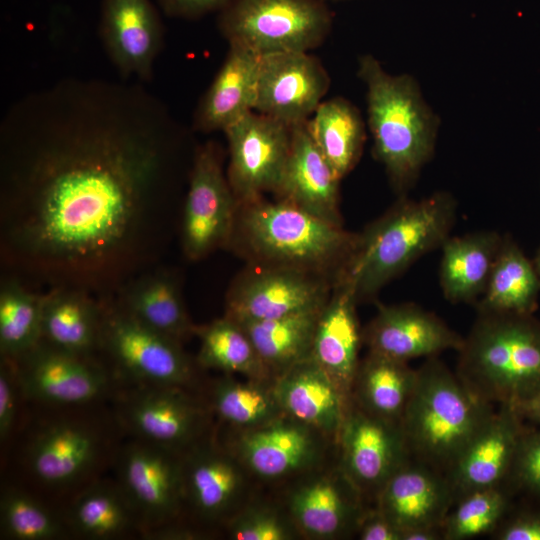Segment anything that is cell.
Listing matches in <instances>:
<instances>
[{
    "label": "cell",
    "instance_id": "15",
    "mask_svg": "<svg viewBox=\"0 0 540 540\" xmlns=\"http://www.w3.org/2000/svg\"><path fill=\"white\" fill-rule=\"evenodd\" d=\"M337 463L368 504L410 454L401 425L375 417L351 399L336 440Z\"/></svg>",
    "mask_w": 540,
    "mask_h": 540
},
{
    "label": "cell",
    "instance_id": "49",
    "mask_svg": "<svg viewBox=\"0 0 540 540\" xmlns=\"http://www.w3.org/2000/svg\"><path fill=\"white\" fill-rule=\"evenodd\" d=\"M514 407L526 422L540 426V392Z\"/></svg>",
    "mask_w": 540,
    "mask_h": 540
},
{
    "label": "cell",
    "instance_id": "40",
    "mask_svg": "<svg viewBox=\"0 0 540 540\" xmlns=\"http://www.w3.org/2000/svg\"><path fill=\"white\" fill-rule=\"evenodd\" d=\"M512 496L505 486L467 494L447 514L441 527L443 540H468L491 535L509 513Z\"/></svg>",
    "mask_w": 540,
    "mask_h": 540
},
{
    "label": "cell",
    "instance_id": "19",
    "mask_svg": "<svg viewBox=\"0 0 540 540\" xmlns=\"http://www.w3.org/2000/svg\"><path fill=\"white\" fill-rule=\"evenodd\" d=\"M328 87L327 72L307 52L261 55L254 111L295 126L312 116Z\"/></svg>",
    "mask_w": 540,
    "mask_h": 540
},
{
    "label": "cell",
    "instance_id": "47",
    "mask_svg": "<svg viewBox=\"0 0 540 540\" xmlns=\"http://www.w3.org/2000/svg\"><path fill=\"white\" fill-rule=\"evenodd\" d=\"M232 0H159L166 14L195 18L215 10H222Z\"/></svg>",
    "mask_w": 540,
    "mask_h": 540
},
{
    "label": "cell",
    "instance_id": "38",
    "mask_svg": "<svg viewBox=\"0 0 540 540\" xmlns=\"http://www.w3.org/2000/svg\"><path fill=\"white\" fill-rule=\"evenodd\" d=\"M208 407L233 431H246L284 415L274 381H239L224 374L213 381Z\"/></svg>",
    "mask_w": 540,
    "mask_h": 540
},
{
    "label": "cell",
    "instance_id": "42",
    "mask_svg": "<svg viewBox=\"0 0 540 540\" xmlns=\"http://www.w3.org/2000/svg\"><path fill=\"white\" fill-rule=\"evenodd\" d=\"M224 527L232 540H292L300 536L284 507L253 499Z\"/></svg>",
    "mask_w": 540,
    "mask_h": 540
},
{
    "label": "cell",
    "instance_id": "16",
    "mask_svg": "<svg viewBox=\"0 0 540 540\" xmlns=\"http://www.w3.org/2000/svg\"><path fill=\"white\" fill-rule=\"evenodd\" d=\"M182 453L136 438L120 450L117 481L141 520L142 532L180 515L184 507Z\"/></svg>",
    "mask_w": 540,
    "mask_h": 540
},
{
    "label": "cell",
    "instance_id": "18",
    "mask_svg": "<svg viewBox=\"0 0 540 540\" xmlns=\"http://www.w3.org/2000/svg\"><path fill=\"white\" fill-rule=\"evenodd\" d=\"M332 288L324 275L260 265L231 286L224 316L236 322L261 321L320 309Z\"/></svg>",
    "mask_w": 540,
    "mask_h": 540
},
{
    "label": "cell",
    "instance_id": "11",
    "mask_svg": "<svg viewBox=\"0 0 540 540\" xmlns=\"http://www.w3.org/2000/svg\"><path fill=\"white\" fill-rule=\"evenodd\" d=\"M237 201L214 145L196 149L180 226L185 257L198 261L226 246L234 226Z\"/></svg>",
    "mask_w": 540,
    "mask_h": 540
},
{
    "label": "cell",
    "instance_id": "50",
    "mask_svg": "<svg viewBox=\"0 0 540 540\" xmlns=\"http://www.w3.org/2000/svg\"><path fill=\"white\" fill-rule=\"evenodd\" d=\"M402 540H443L441 528L414 527L402 531Z\"/></svg>",
    "mask_w": 540,
    "mask_h": 540
},
{
    "label": "cell",
    "instance_id": "1",
    "mask_svg": "<svg viewBox=\"0 0 540 540\" xmlns=\"http://www.w3.org/2000/svg\"><path fill=\"white\" fill-rule=\"evenodd\" d=\"M166 124L156 98L111 83L60 84L13 109L0 205L10 277L109 297L159 266Z\"/></svg>",
    "mask_w": 540,
    "mask_h": 540
},
{
    "label": "cell",
    "instance_id": "28",
    "mask_svg": "<svg viewBox=\"0 0 540 540\" xmlns=\"http://www.w3.org/2000/svg\"><path fill=\"white\" fill-rule=\"evenodd\" d=\"M113 297L138 321L181 343L195 333L180 279L164 266L140 274Z\"/></svg>",
    "mask_w": 540,
    "mask_h": 540
},
{
    "label": "cell",
    "instance_id": "30",
    "mask_svg": "<svg viewBox=\"0 0 540 540\" xmlns=\"http://www.w3.org/2000/svg\"><path fill=\"white\" fill-rule=\"evenodd\" d=\"M102 320L101 298L92 293L67 287L44 291L41 340L76 355L94 357L100 349Z\"/></svg>",
    "mask_w": 540,
    "mask_h": 540
},
{
    "label": "cell",
    "instance_id": "22",
    "mask_svg": "<svg viewBox=\"0 0 540 540\" xmlns=\"http://www.w3.org/2000/svg\"><path fill=\"white\" fill-rule=\"evenodd\" d=\"M105 448L101 431L76 419H61L41 427L33 437L28 465L33 476L49 486H66L88 475Z\"/></svg>",
    "mask_w": 540,
    "mask_h": 540
},
{
    "label": "cell",
    "instance_id": "36",
    "mask_svg": "<svg viewBox=\"0 0 540 540\" xmlns=\"http://www.w3.org/2000/svg\"><path fill=\"white\" fill-rule=\"evenodd\" d=\"M194 335L200 340L196 357L198 367L230 375L237 373L246 379L274 381V375L236 321L224 316L208 324L196 325Z\"/></svg>",
    "mask_w": 540,
    "mask_h": 540
},
{
    "label": "cell",
    "instance_id": "7",
    "mask_svg": "<svg viewBox=\"0 0 540 540\" xmlns=\"http://www.w3.org/2000/svg\"><path fill=\"white\" fill-rule=\"evenodd\" d=\"M101 301L99 352L107 356L118 376L131 385L191 388L198 365L180 341L138 321L113 296L101 297Z\"/></svg>",
    "mask_w": 540,
    "mask_h": 540
},
{
    "label": "cell",
    "instance_id": "14",
    "mask_svg": "<svg viewBox=\"0 0 540 540\" xmlns=\"http://www.w3.org/2000/svg\"><path fill=\"white\" fill-rule=\"evenodd\" d=\"M224 133L230 154L227 179L237 204L274 192L289 156L292 126L251 111Z\"/></svg>",
    "mask_w": 540,
    "mask_h": 540
},
{
    "label": "cell",
    "instance_id": "44",
    "mask_svg": "<svg viewBox=\"0 0 540 540\" xmlns=\"http://www.w3.org/2000/svg\"><path fill=\"white\" fill-rule=\"evenodd\" d=\"M20 383L16 363L13 359L1 356L0 362V438L9 436L17 410V392Z\"/></svg>",
    "mask_w": 540,
    "mask_h": 540
},
{
    "label": "cell",
    "instance_id": "13",
    "mask_svg": "<svg viewBox=\"0 0 540 540\" xmlns=\"http://www.w3.org/2000/svg\"><path fill=\"white\" fill-rule=\"evenodd\" d=\"M284 508L300 536L336 540L356 536L370 505L336 462L298 477Z\"/></svg>",
    "mask_w": 540,
    "mask_h": 540
},
{
    "label": "cell",
    "instance_id": "10",
    "mask_svg": "<svg viewBox=\"0 0 540 540\" xmlns=\"http://www.w3.org/2000/svg\"><path fill=\"white\" fill-rule=\"evenodd\" d=\"M117 400L118 420L136 439L183 452L208 432L211 411L188 389L132 385Z\"/></svg>",
    "mask_w": 540,
    "mask_h": 540
},
{
    "label": "cell",
    "instance_id": "21",
    "mask_svg": "<svg viewBox=\"0 0 540 540\" xmlns=\"http://www.w3.org/2000/svg\"><path fill=\"white\" fill-rule=\"evenodd\" d=\"M464 336L436 314L414 303L379 304L377 313L363 329L368 351L408 362L460 349Z\"/></svg>",
    "mask_w": 540,
    "mask_h": 540
},
{
    "label": "cell",
    "instance_id": "41",
    "mask_svg": "<svg viewBox=\"0 0 540 540\" xmlns=\"http://www.w3.org/2000/svg\"><path fill=\"white\" fill-rule=\"evenodd\" d=\"M0 525L2 538L11 540L59 539L68 528L42 503L16 488H7L1 494Z\"/></svg>",
    "mask_w": 540,
    "mask_h": 540
},
{
    "label": "cell",
    "instance_id": "48",
    "mask_svg": "<svg viewBox=\"0 0 540 540\" xmlns=\"http://www.w3.org/2000/svg\"><path fill=\"white\" fill-rule=\"evenodd\" d=\"M141 535L143 538L151 540H187L205 538L208 534L202 532L199 528L179 524L174 520L160 526L145 529Z\"/></svg>",
    "mask_w": 540,
    "mask_h": 540
},
{
    "label": "cell",
    "instance_id": "46",
    "mask_svg": "<svg viewBox=\"0 0 540 540\" xmlns=\"http://www.w3.org/2000/svg\"><path fill=\"white\" fill-rule=\"evenodd\" d=\"M356 536L360 540H402V530L375 506L363 516Z\"/></svg>",
    "mask_w": 540,
    "mask_h": 540
},
{
    "label": "cell",
    "instance_id": "31",
    "mask_svg": "<svg viewBox=\"0 0 540 540\" xmlns=\"http://www.w3.org/2000/svg\"><path fill=\"white\" fill-rule=\"evenodd\" d=\"M503 235L479 231L449 236L442 244L439 283L452 304L476 303L484 293Z\"/></svg>",
    "mask_w": 540,
    "mask_h": 540
},
{
    "label": "cell",
    "instance_id": "43",
    "mask_svg": "<svg viewBox=\"0 0 540 540\" xmlns=\"http://www.w3.org/2000/svg\"><path fill=\"white\" fill-rule=\"evenodd\" d=\"M503 486L540 501V426L526 427Z\"/></svg>",
    "mask_w": 540,
    "mask_h": 540
},
{
    "label": "cell",
    "instance_id": "32",
    "mask_svg": "<svg viewBox=\"0 0 540 540\" xmlns=\"http://www.w3.org/2000/svg\"><path fill=\"white\" fill-rule=\"evenodd\" d=\"M416 376L417 369L408 362L368 351L360 360L351 399L365 412L400 425Z\"/></svg>",
    "mask_w": 540,
    "mask_h": 540
},
{
    "label": "cell",
    "instance_id": "25",
    "mask_svg": "<svg viewBox=\"0 0 540 540\" xmlns=\"http://www.w3.org/2000/svg\"><path fill=\"white\" fill-rule=\"evenodd\" d=\"M374 506L402 531L441 528L453 496L444 473L410 458L388 479Z\"/></svg>",
    "mask_w": 540,
    "mask_h": 540
},
{
    "label": "cell",
    "instance_id": "35",
    "mask_svg": "<svg viewBox=\"0 0 540 540\" xmlns=\"http://www.w3.org/2000/svg\"><path fill=\"white\" fill-rule=\"evenodd\" d=\"M306 127L313 141L342 179L357 164L365 141L359 111L343 98L322 101Z\"/></svg>",
    "mask_w": 540,
    "mask_h": 540
},
{
    "label": "cell",
    "instance_id": "33",
    "mask_svg": "<svg viewBox=\"0 0 540 540\" xmlns=\"http://www.w3.org/2000/svg\"><path fill=\"white\" fill-rule=\"evenodd\" d=\"M68 530L88 539H116L143 526L118 481H97L73 500L65 520Z\"/></svg>",
    "mask_w": 540,
    "mask_h": 540
},
{
    "label": "cell",
    "instance_id": "6",
    "mask_svg": "<svg viewBox=\"0 0 540 540\" xmlns=\"http://www.w3.org/2000/svg\"><path fill=\"white\" fill-rule=\"evenodd\" d=\"M457 353V375L496 406H516L540 392V321L534 314L477 311Z\"/></svg>",
    "mask_w": 540,
    "mask_h": 540
},
{
    "label": "cell",
    "instance_id": "34",
    "mask_svg": "<svg viewBox=\"0 0 540 540\" xmlns=\"http://www.w3.org/2000/svg\"><path fill=\"white\" fill-rule=\"evenodd\" d=\"M539 293L540 281L532 260L504 235L486 289L475 303L477 311L534 314Z\"/></svg>",
    "mask_w": 540,
    "mask_h": 540
},
{
    "label": "cell",
    "instance_id": "4",
    "mask_svg": "<svg viewBox=\"0 0 540 540\" xmlns=\"http://www.w3.org/2000/svg\"><path fill=\"white\" fill-rule=\"evenodd\" d=\"M416 369L401 429L410 457L446 474L496 405L475 394L438 356Z\"/></svg>",
    "mask_w": 540,
    "mask_h": 540
},
{
    "label": "cell",
    "instance_id": "17",
    "mask_svg": "<svg viewBox=\"0 0 540 540\" xmlns=\"http://www.w3.org/2000/svg\"><path fill=\"white\" fill-rule=\"evenodd\" d=\"M13 360L20 390L43 404L87 405L109 394L112 388V376L95 357L76 355L43 340Z\"/></svg>",
    "mask_w": 540,
    "mask_h": 540
},
{
    "label": "cell",
    "instance_id": "12",
    "mask_svg": "<svg viewBox=\"0 0 540 540\" xmlns=\"http://www.w3.org/2000/svg\"><path fill=\"white\" fill-rule=\"evenodd\" d=\"M182 472L184 505L202 524L225 526L252 499L251 475L208 434L183 451Z\"/></svg>",
    "mask_w": 540,
    "mask_h": 540
},
{
    "label": "cell",
    "instance_id": "3",
    "mask_svg": "<svg viewBox=\"0 0 540 540\" xmlns=\"http://www.w3.org/2000/svg\"><path fill=\"white\" fill-rule=\"evenodd\" d=\"M358 76L367 89L374 157L399 196H407L433 157L439 118L411 75H391L375 57L363 55Z\"/></svg>",
    "mask_w": 540,
    "mask_h": 540
},
{
    "label": "cell",
    "instance_id": "24",
    "mask_svg": "<svg viewBox=\"0 0 540 540\" xmlns=\"http://www.w3.org/2000/svg\"><path fill=\"white\" fill-rule=\"evenodd\" d=\"M340 180L313 141L306 122L292 126L289 156L274 191L278 200L342 226L339 211Z\"/></svg>",
    "mask_w": 540,
    "mask_h": 540
},
{
    "label": "cell",
    "instance_id": "39",
    "mask_svg": "<svg viewBox=\"0 0 540 540\" xmlns=\"http://www.w3.org/2000/svg\"><path fill=\"white\" fill-rule=\"evenodd\" d=\"M44 291L6 277L0 289V352L17 359L41 341Z\"/></svg>",
    "mask_w": 540,
    "mask_h": 540
},
{
    "label": "cell",
    "instance_id": "51",
    "mask_svg": "<svg viewBox=\"0 0 540 540\" xmlns=\"http://www.w3.org/2000/svg\"><path fill=\"white\" fill-rule=\"evenodd\" d=\"M535 271L537 273L538 279L540 281V246L534 256V259L532 260Z\"/></svg>",
    "mask_w": 540,
    "mask_h": 540
},
{
    "label": "cell",
    "instance_id": "8",
    "mask_svg": "<svg viewBox=\"0 0 540 540\" xmlns=\"http://www.w3.org/2000/svg\"><path fill=\"white\" fill-rule=\"evenodd\" d=\"M331 14L322 0H232L219 27L229 43L259 55L308 50L323 41Z\"/></svg>",
    "mask_w": 540,
    "mask_h": 540
},
{
    "label": "cell",
    "instance_id": "29",
    "mask_svg": "<svg viewBox=\"0 0 540 540\" xmlns=\"http://www.w3.org/2000/svg\"><path fill=\"white\" fill-rule=\"evenodd\" d=\"M229 44L227 57L195 115L194 127L202 132L224 131L254 111L261 55L243 45Z\"/></svg>",
    "mask_w": 540,
    "mask_h": 540
},
{
    "label": "cell",
    "instance_id": "20",
    "mask_svg": "<svg viewBox=\"0 0 540 540\" xmlns=\"http://www.w3.org/2000/svg\"><path fill=\"white\" fill-rule=\"evenodd\" d=\"M526 421L513 405L501 404L445 474L453 505L474 491L503 486Z\"/></svg>",
    "mask_w": 540,
    "mask_h": 540
},
{
    "label": "cell",
    "instance_id": "23",
    "mask_svg": "<svg viewBox=\"0 0 540 540\" xmlns=\"http://www.w3.org/2000/svg\"><path fill=\"white\" fill-rule=\"evenodd\" d=\"M101 38L119 72L148 81L162 46V25L149 0H104Z\"/></svg>",
    "mask_w": 540,
    "mask_h": 540
},
{
    "label": "cell",
    "instance_id": "26",
    "mask_svg": "<svg viewBox=\"0 0 540 540\" xmlns=\"http://www.w3.org/2000/svg\"><path fill=\"white\" fill-rule=\"evenodd\" d=\"M274 391L284 414L336 444L351 398L311 356L276 376Z\"/></svg>",
    "mask_w": 540,
    "mask_h": 540
},
{
    "label": "cell",
    "instance_id": "37",
    "mask_svg": "<svg viewBox=\"0 0 540 540\" xmlns=\"http://www.w3.org/2000/svg\"><path fill=\"white\" fill-rule=\"evenodd\" d=\"M322 308L288 316L237 322L248 334L274 377L311 356L316 323Z\"/></svg>",
    "mask_w": 540,
    "mask_h": 540
},
{
    "label": "cell",
    "instance_id": "2",
    "mask_svg": "<svg viewBox=\"0 0 540 540\" xmlns=\"http://www.w3.org/2000/svg\"><path fill=\"white\" fill-rule=\"evenodd\" d=\"M457 215L455 197L437 191L420 200L400 196L358 238L334 281L347 286L357 302L373 298L419 258L441 248Z\"/></svg>",
    "mask_w": 540,
    "mask_h": 540
},
{
    "label": "cell",
    "instance_id": "27",
    "mask_svg": "<svg viewBox=\"0 0 540 540\" xmlns=\"http://www.w3.org/2000/svg\"><path fill=\"white\" fill-rule=\"evenodd\" d=\"M357 304L352 291L343 283L334 281L331 294L320 311L311 349V358L349 398L363 344Z\"/></svg>",
    "mask_w": 540,
    "mask_h": 540
},
{
    "label": "cell",
    "instance_id": "9",
    "mask_svg": "<svg viewBox=\"0 0 540 540\" xmlns=\"http://www.w3.org/2000/svg\"><path fill=\"white\" fill-rule=\"evenodd\" d=\"M233 432L226 446L252 478L266 483L295 480L322 466L329 444H335L286 414L257 428Z\"/></svg>",
    "mask_w": 540,
    "mask_h": 540
},
{
    "label": "cell",
    "instance_id": "5",
    "mask_svg": "<svg viewBox=\"0 0 540 540\" xmlns=\"http://www.w3.org/2000/svg\"><path fill=\"white\" fill-rule=\"evenodd\" d=\"M358 234L292 204L257 199L237 204L234 243L264 266L295 268L335 277L352 253Z\"/></svg>",
    "mask_w": 540,
    "mask_h": 540
},
{
    "label": "cell",
    "instance_id": "45",
    "mask_svg": "<svg viewBox=\"0 0 540 540\" xmlns=\"http://www.w3.org/2000/svg\"><path fill=\"white\" fill-rule=\"evenodd\" d=\"M491 535L497 540H540V510L507 514Z\"/></svg>",
    "mask_w": 540,
    "mask_h": 540
}]
</instances>
